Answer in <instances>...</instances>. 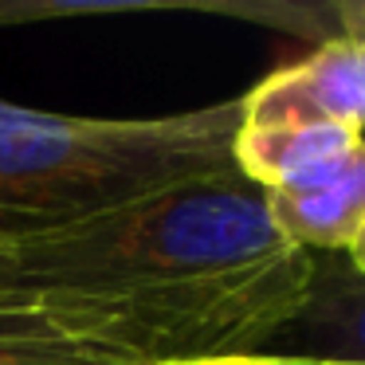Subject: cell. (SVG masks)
Listing matches in <instances>:
<instances>
[{"label":"cell","instance_id":"obj_3","mask_svg":"<svg viewBox=\"0 0 365 365\" xmlns=\"http://www.w3.org/2000/svg\"><path fill=\"white\" fill-rule=\"evenodd\" d=\"M240 122H330L365 134V51L346 40H322L307 59L247 91L240 98Z\"/></svg>","mask_w":365,"mask_h":365},{"label":"cell","instance_id":"obj_1","mask_svg":"<svg viewBox=\"0 0 365 365\" xmlns=\"http://www.w3.org/2000/svg\"><path fill=\"white\" fill-rule=\"evenodd\" d=\"M236 130L240 98L169 118H67L0 103V236L228 173Z\"/></svg>","mask_w":365,"mask_h":365},{"label":"cell","instance_id":"obj_5","mask_svg":"<svg viewBox=\"0 0 365 365\" xmlns=\"http://www.w3.org/2000/svg\"><path fill=\"white\" fill-rule=\"evenodd\" d=\"M357 142H361L357 130L330 122H275V126L240 122L232 158L240 173L263 192H287L330 173L354 153Z\"/></svg>","mask_w":365,"mask_h":365},{"label":"cell","instance_id":"obj_4","mask_svg":"<svg viewBox=\"0 0 365 365\" xmlns=\"http://www.w3.org/2000/svg\"><path fill=\"white\" fill-rule=\"evenodd\" d=\"M279 236L310 255H346L365 224V138L318 181L267 192Z\"/></svg>","mask_w":365,"mask_h":365},{"label":"cell","instance_id":"obj_8","mask_svg":"<svg viewBox=\"0 0 365 365\" xmlns=\"http://www.w3.org/2000/svg\"><path fill=\"white\" fill-rule=\"evenodd\" d=\"M177 365H299V357L291 354H228V357H200V361H177Z\"/></svg>","mask_w":365,"mask_h":365},{"label":"cell","instance_id":"obj_6","mask_svg":"<svg viewBox=\"0 0 365 365\" xmlns=\"http://www.w3.org/2000/svg\"><path fill=\"white\" fill-rule=\"evenodd\" d=\"M275 346H287L279 354L291 357L365 365V275L346 255H314L310 299Z\"/></svg>","mask_w":365,"mask_h":365},{"label":"cell","instance_id":"obj_11","mask_svg":"<svg viewBox=\"0 0 365 365\" xmlns=\"http://www.w3.org/2000/svg\"><path fill=\"white\" fill-rule=\"evenodd\" d=\"M299 365H354V361H318V357H299Z\"/></svg>","mask_w":365,"mask_h":365},{"label":"cell","instance_id":"obj_2","mask_svg":"<svg viewBox=\"0 0 365 365\" xmlns=\"http://www.w3.org/2000/svg\"><path fill=\"white\" fill-rule=\"evenodd\" d=\"M294 252L267 192L240 169L138 197L43 232L0 236V287H134L216 275Z\"/></svg>","mask_w":365,"mask_h":365},{"label":"cell","instance_id":"obj_9","mask_svg":"<svg viewBox=\"0 0 365 365\" xmlns=\"http://www.w3.org/2000/svg\"><path fill=\"white\" fill-rule=\"evenodd\" d=\"M0 365H95L83 357H48V354H24V349H0Z\"/></svg>","mask_w":365,"mask_h":365},{"label":"cell","instance_id":"obj_7","mask_svg":"<svg viewBox=\"0 0 365 365\" xmlns=\"http://www.w3.org/2000/svg\"><path fill=\"white\" fill-rule=\"evenodd\" d=\"M330 16H334L330 40H346L357 51H365V0H341L330 9Z\"/></svg>","mask_w":365,"mask_h":365},{"label":"cell","instance_id":"obj_10","mask_svg":"<svg viewBox=\"0 0 365 365\" xmlns=\"http://www.w3.org/2000/svg\"><path fill=\"white\" fill-rule=\"evenodd\" d=\"M346 259H349V267H354V271H361V275H365V224H361V232H357V240L349 244Z\"/></svg>","mask_w":365,"mask_h":365}]
</instances>
